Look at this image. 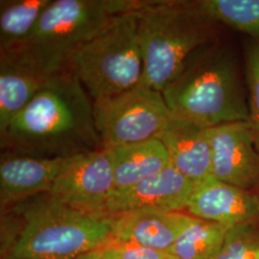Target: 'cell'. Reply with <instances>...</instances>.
<instances>
[{
  "mask_svg": "<svg viewBox=\"0 0 259 259\" xmlns=\"http://www.w3.org/2000/svg\"><path fill=\"white\" fill-rule=\"evenodd\" d=\"M2 151L36 157H67L104 149L93 103L77 75L50 77L0 136Z\"/></svg>",
  "mask_w": 259,
  "mask_h": 259,
  "instance_id": "obj_1",
  "label": "cell"
},
{
  "mask_svg": "<svg viewBox=\"0 0 259 259\" xmlns=\"http://www.w3.org/2000/svg\"><path fill=\"white\" fill-rule=\"evenodd\" d=\"M161 93L172 116L205 129L249 121L238 61L217 41L196 51Z\"/></svg>",
  "mask_w": 259,
  "mask_h": 259,
  "instance_id": "obj_2",
  "label": "cell"
},
{
  "mask_svg": "<svg viewBox=\"0 0 259 259\" xmlns=\"http://www.w3.org/2000/svg\"><path fill=\"white\" fill-rule=\"evenodd\" d=\"M218 25L199 1H151L140 11L141 83L162 93L196 51L216 41Z\"/></svg>",
  "mask_w": 259,
  "mask_h": 259,
  "instance_id": "obj_3",
  "label": "cell"
},
{
  "mask_svg": "<svg viewBox=\"0 0 259 259\" xmlns=\"http://www.w3.org/2000/svg\"><path fill=\"white\" fill-rule=\"evenodd\" d=\"M40 196L15 205L22 224L9 259L73 258L111 240L110 217H94L60 204L48 194Z\"/></svg>",
  "mask_w": 259,
  "mask_h": 259,
  "instance_id": "obj_4",
  "label": "cell"
},
{
  "mask_svg": "<svg viewBox=\"0 0 259 259\" xmlns=\"http://www.w3.org/2000/svg\"><path fill=\"white\" fill-rule=\"evenodd\" d=\"M70 68L93 101L140 84L144 73L140 12L111 17L75 52Z\"/></svg>",
  "mask_w": 259,
  "mask_h": 259,
  "instance_id": "obj_5",
  "label": "cell"
},
{
  "mask_svg": "<svg viewBox=\"0 0 259 259\" xmlns=\"http://www.w3.org/2000/svg\"><path fill=\"white\" fill-rule=\"evenodd\" d=\"M130 0H53L18 53L49 76L70 68L75 52L111 17L130 13ZM2 53V52H1Z\"/></svg>",
  "mask_w": 259,
  "mask_h": 259,
  "instance_id": "obj_6",
  "label": "cell"
},
{
  "mask_svg": "<svg viewBox=\"0 0 259 259\" xmlns=\"http://www.w3.org/2000/svg\"><path fill=\"white\" fill-rule=\"evenodd\" d=\"M93 113L104 149L157 139L172 117L162 93L143 83L93 101Z\"/></svg>",
  "mask_w": 259,
  "mask_h": 259,
  "instance_id": "obj_7",
  "label": "cell"
},
{
  "mask_svg": "<svg viewBox=\"0 0 259 259\" xmlns=\"http://www.w3.org/2000/svg\"><path fill=\"white\" fill-rule=\"evenodd\" d=\"M114 190L111 151L99 149L65 158L48 195L60 204L98 218H108L107 204Z\"/></svg>",
  "mask_w": 259,
  "mask_h": 259,
  "instance_id": "obj_8",
  "label": "cell"
},
{
  "mask_svg": "<svg viewBox=\"0 0 259 259\" xmlns=\"http://www.w3.org/2000/svg\"><path fill=\"white\" fill-rule=\"evenodd\" d=\"M211 148L212 176L250 191L259 185V146L248 121L206 129Z\"/></svg>",
  "mask_w": 259,
  "mask_h": 259,
  "instance_id": "obj_9",
  "label": "cell"
},
{
  "mask_svg": "<svg viewBox=\"0 0 259 259\" xmlns=\"http://www.w3.org/2000/svg\"><path fill=\"white\" fill-rule=\"evenodd\" d=\"M195 184L172 165L155 176L111 194L109 217L137 211L179 212L185 209Z\"/></svg>",
  "mask_w": 259,
  "mask_h": 259,
  "instance_id": "obj_10",
  "label": "cell"
},
{
  "mask_svg": "<svg viewBox=\"0 0 259 259\" xmlns=\"http://www.w3.org/2000/svg\"><path fill=\"white\" fill-rule=\"evenodd\" d=\"M66 157H36L5 152L0 162L1 208L48 194Z\"/></svg>",
  "mask_w": 259,
  "mask_h": 259,
  "instance_id": "obj_11",
  "label": "cell"
},
{
  "mask_svg": "<svg viewBox=\"0 0 259 259\" xmlns=\"http://www.w3.org/2000/svg\"><path fill=\"white\" fill-rule=\"evenodd\" d=\"M185 209L196 218L230 227L259 222V204L255 195L213 176L195 184Z\"/></svg>",
  "mask_w": 259,
  "mask_h": 259,
  "instance_id": "obj_12",
  "label": "cell"
},
{
  "mask_svg": "<svg viewBox=\"0 0 259 259\" xmlns=\"http://www.w3.org/2000/svg\"><path fill=\"white\" fill-rule=\"evenodd\" d=\"M157 139L165 146L174 167L194 184L212 176L211 148L206 129L172 116Z\"/></svg>",
  "mask_w": 259,
  "mask_h": 259,
  "instance_id": "obj_13",
  "label": "cell"
},
{
  "mask_svg": "<svg viewBox=\"0 0 259 259\" xmlns=\"http://www.w3.org/2000/svg\"><path fill=\"white\" fill-rule=\"evenodd\" d=\"M111 237L168 251L193 216L181 212L137 211L111 216Z\"/></svg>",
  "mask_w": 259,
  "mask_h": 259,
  "instance_id": "obj_14",
  "label": "cell"
},
{
  "mask_svg": "<svg viewBox=\"0 0 259 259\" xmlns=\"http://www.w3.org/2000/svg\"><path fill=\"white\" fill-rule=\"evenodd\" d=\"M50 77L20 54L0 52V136Z\"/></svg>",
  "mask_w": 259,
  "mask_h": 259,
  "instance_id": "obj_15",
  "label": "cell"
},
{
  "mask_svg": "<svg viewBox=\"0 0 259 259\" xmlns=\"http://www.w3.org/2000/svg\"><path fill=\"white\" fill-rule=\"evenodd\" d=\"M114 167V191L155 176L170 165L166 148L158 139L109 149Z\"/></svg>",
  "mask_w": 259,
  "mask_h": 259,
  "instance_id": "obj_16",
  "label": "cell"
},
{
  "mask_svg": "<svg viewBox=\"0 0 259 259\" xmlns=\"http://www.w3.org/2000/svg\"><path fill=\"white\" fill-rule=\"evenodd\" d=\"M53 0H1L0 52L21 50Z\"/></svg>",
  "mask_w": 259,
  "mask_h": 259,
  "instance_id": "obj_17",
  "label": "cell"
},
{
  "mask_svg": "<svg viewBox=\"0 0 259 259\" xmlns=\"http://www.w3.org/2000/svg\"><path fill=\"white\" fill-rule=\"evenodd\" d=\"M231 228L193 217L167 252L176 259H211Z\"/></svg>",
  "mask_w": 259,
  "mask_h": 259,
  "instance_id": "obj_18",
  "label": "cell"
},
{
  "mask_svg": "<svg viewBox=\"0 0 259 259\" xmlns=\"http://www.w3.org/2000/svg\"><path fill=\"white\" fill-rule=\"evenodd\" d=\"M202 9L225 24L259 41V0H201Z\"/></svg>",
  "mask_w": 259,
  "mask_h": 259,
  "instance_id": "obj_19",
  "label": "cell"
},
{
  "mask_svg": "<svg viewBox=\"0 0 259 259\" xmlns=\"http://www.w3.org/2000/svg\"><path fill=\"white\" fill-rule=\"evenodd\" d=\"M211 259H259V222L232 227Z\"/></svg>",
  "mask_w": 259,
  "mask_h": 259,
  "instance_id": "obj_20",
  "label": "cell"
},
{
  "mask_svg": "<svg viewBox=\"0 0 259 259\" xmlns=\"http://www.w3.org/2000/svg\"><path fill=\"white\" fill-rule=\"evenodd\" d=\"M249 123L259 146V41L250 39L245 48Z\"/></svg>",
  "mask_w": 259,
  "mask_h": 259,
  "instance_id": "obj_21",
  "label": "cell"
},
{
  "mask_svg": "<svg viewBox=\"0 0 259 259\" xmlns=\"http://www.w3.org/2000/svg\"><path fill=\"white\" fill-rule=\"evenodd\" d=\"M102 259H176L166 251L155 250L138 244L121 242L111 237L101 248Z\"/></svg>",
  "mask_w": 259,
  "mask_h": 259,
  "instance_id": "obj_22",
  "label": "cell"
},
{
  "mask_svg": "<svg viewBox=\"0 0 259 259\" xmlns=\"http://www.w3.org/2000/svg\"><path fill=\"white\" fill-rule=\"evenodd\" d=\"M69 259H102V250L97 249V250L89 251L87 253H83L82 255H79L77 257Z\"/></svg>",
  "mask_w": 259,
  "mask_h": 259,
  "instance_id": "obj_23",
  "label": "cell"
},
{
  "mask_svg": "<svg viewBox=\"0 0 259 259\" xmlns=\"http://www.w3.org/2000/svg\"><path fill=\"white\" fill-rule=\"evenodd\" d=\"M255 195V197H256V199H257V202H258V204H259V191L258 192H257V193H256V194H254Z\"/></svg>",
  "mask_w": 259,
  "mask_h": 259,
  "instance_id": "obj_24",
  "label": "cell"
}]
</instances>
